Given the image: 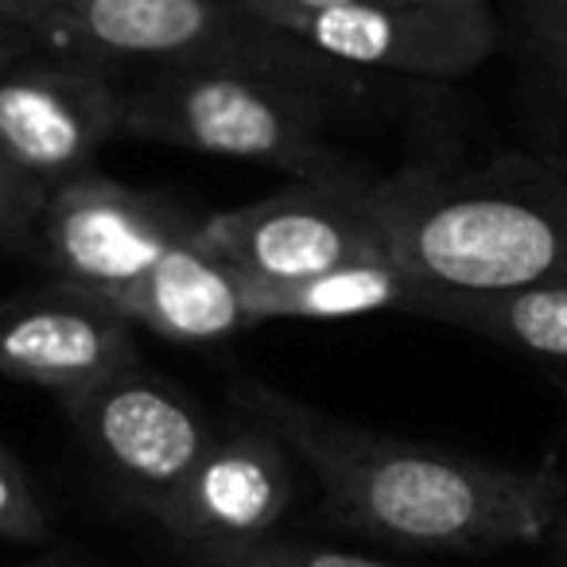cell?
I'll use <instances>...</instances> for the list:
<instances>
[{
    "instance_id": "6da1fadb",
    "label": "cell",
    "mask_w": 567,
    "mask_h": 567,
    "mask_svg": "<svg viewBox=\"0 0 567 567\" xmlns=\"http://www.w3.org/2000/svg\"><path fill=\"white\" fill-rule=\"evenodd\" d=\"M237 412L284 440L323 494V517L409 551H497L556 528L567 482L551 463L509 466L334 420L265 381L229 385Z\"/></svg>"
},
{
    "instance_id": "7a4b0ae2",
    "label": "cell",
    "mask_w": 567,
    "mask_h": 567,
    "mask_svg": "<svg viewBox=\"0 0 567 567\" xmlns=\"http://www.w3.org/2000/svg\"><path fill=\"white\" fill-rule=\"evenodd\" d=\"M389 252L435 288L513 292L567 284V159L412 164L381 179Z\"/></svg>"
},
{
    "instance_id": "3957f363",
    "label": "cell",
    "mask_w": 567,
    "mask_h": 567,
    "mask_svg": "<svg viewBox=\"0 0 567 567\" xmlns=\"http://www.w3.org/2000/svg\"><path fill=\"white\" fill-rule=\"evenodd\" d=\"M331 117V90L241 66H164L125 97V136L245 159L292 179L350 172L327 141Z\"/></svg>"
},
{
    "instance_id": "277c9868",
    "label": "cell",
    "mask_w": 567,
    "mask_h": 567,
    "mask_svg": "<svg viewBox=\"0 0 567 567\" xmlns=\"http://www.w3.org/2000/svg\"><path fill=\"white\" fill-rule=\"evenodd\" d=\"M9 40L35 43L59 59L94 66H241L284 74L331 94H342V86H362L358 74L303 51L237 0H102L94 9L48 20Z\"/></svg>"
},
{
    "instance_id": "5b68a950",
    "label": "cell",
    "mask_w": 567,
    "mask_h": 567,
    "mask_svg": "<svg viewBox=\"0 0 567 567\" xmlns=\"http://www.w3.org/2000/svg\"><path fill=\"white\" fill-rule=\"evenodd\" d=\"M195 241L252 284H296L389 252L381 179L358 172L292 179L276 195L206 214Z\"/></svg>"
},
{
    "instance_id": "8992f818",
    "label": "cell",
    "mask_w": 567,
    "mask_h": 567,
    "mask_svg": "<svg viewBox=\"0 0 567 567\" xmlns=\"http://www.w3.org/2000/svg\"><path fill=\"white\" fill-rule=\"evenodd\" d=\"M288 40L350 74L463 79L497 48V20L486 0L463 4H393L365 0L323 12L268 17Z\"/></svg>"
},
{
    "instance_id": "52a82bcc",
    "label": "cell",
    "mask_w": 567,
    "mask_h": 567,
    "mask_svg": "<svg viewBox=\"0 0 567 567\" xmlns=\"http://www.w3.org/2000/svg\"><path fill=\"white\" fill-rule=\"evenodd\" d=\"M24 48L0 59V156L20 175L55 190L90 172L97 152L125 136L128 90L105 66L79 59L20 63Z\"/></svg>"
},
{
    "instance_id": "ba28073f",
    "label": "cell",
    "mask_w": 567,
    "mask_h": 567,
    "mask_svg": "<svg viewBox=\"0 0 567 567\" xmlns=\"http://www.w3.org/2000/svg\"><path fill=\"white\" fill-rule=\"evenodd\" d=\"M63 409L102 471L148 513L183 486L218 435L195 396L141 362Z\"/></svg>"
},
{
    "instance_id": "9c48e42d",
    "label": "cell",
    "mask_w": 567,
    "mask_h": 567,
    "mask_svg": "<svg viewBox=\"0 0 567 567\" xmlns=\"http://www.w3.org/2000/svg\"><path fill=\"white\" fill-rule=\"evenodd\" d=\"M195 226L179 206L86 172L48 195L35 245L59 280L113 303Z\"/></svg>"
},
{
    "instance_id": "30bf717a",
    "label": "cell",
    "mask_w": 567,
    "mask_h": 567,
    "mask_svg": "<svg viewBox=\"0 0 567 567\" xmlns=\"http://www.w3.org/2000/svg\"><path fill=\"white\" fill-rule=\"evenodd\" d=\"M296 502V455L276 432L241 416L214 435L183 486L152 520L187 551L272 536Z\"/></svg>"
},
{
    "instance_id": "8fae6325",
    "label": "cell",
    "mask_w": 567,
    "mask_h": 567,
    "mask_svg": "<svg viewBox=\"0 0 567 567\" xmlns=\"http://www.w3.org/2000/svg\"><path fill=\"white\" fill-rule=\"evenodd\" d=\"M141 362L136 327L110 300L55 280L0 300V373L63 404Z\"/></svg>"
},
{
    "instance_id": "7c38bea8",
    "label": "cell",
    "mask_w": 567,
    "mask_h": 567,
    "mask_svg": "<svg viewBox=\"0 0 567 567\" xmlns=\"http://www.w3.org/2000/svg\"><path fill=\"white\" fill-rule=\"evenodd\" d=\"M113 308L141 331L179 347H210L257 327L249 280L195 241V234L164 252Z\"/></svg>"
},
{
    "instance_id": "4fadbf2b",
    "label": "cell",
    "mask_w": 567,
    "mask_h": 567,
    "mask_svg": "<svg viewBox=\"0 0 567 567\" xmlns=\"http://www.w3.org/2000/svg\"><path fill=\"white\" fill-rule=\"evenodd\" d=\"M252 319H308V323H339L362 316H416L424 300V280L412 276L393 252L350 260L331 272L308 276L296 284H252Z\"/></svg>"
},
{
    "instance_id": "5bb4252c",
    "label": "cell",
    "mask_w": 567,
    "mask_h": 567,
    "mask_svg": "<svg viewBox=\"0 0 567 567\" xmlns=\"http://www.w3.org/2000/svg\"><path fill=\"white\" fill-rule=\"evenodd\" d=\"M416 316L567 370V284L513 288V292H455L424 284Z\"/></svg>"
},
{
    "instance_id": "9a60e30c",
    "label": "cell",
    "mask_w": 567,
    "mask_h": 567,
    "mask_svg": "<svg viewBox=\"0 0 567 567\" xmlns=\"http://www.w3.org/2000/svg\"><path fill=\"white\" fill-rule=\"evenodd\" d=\"M195 567H409L393 559L362 556V551L334 548V544L296 540V536H260L245 544H214L190 551Z\"/></svg>"
},
{
    "instance_id": "2e32d148",
    "label": "cell",
    "mask_w": 567,
    "mask_h": 567,
    "mask_svg": "<svg viewBox=\"0 0 567 567\" xmlns=\"http://www.w3.org/2000/svg\"><path fill=\"white\" fill-rule=\"evenodd\" d=\"M520 40L528 59L567 94V0H520Z\"/></svg>"
},
{
    "instance_id": "e0dca14e",
    "label": "cell",
    "mask_w": 567,
    "mask_h": 567,
    "mask_svg": "<svg viewBox=\"0 0 567 567\" xmlns=\"http://www.w3.org/2000/svg\"><path fill=\"white\" fill-rule=\"evenodd\" d=\"M48 513H43V502L35 497L32 478L9 451L0 447V540L40 544L48 540Z\"/></svg>"
},
{
    "instance_id": "ac0fdd59",
    "label": "cell",
    "mask_w": 567,
    "mask_h": 567,
    "mask_svg": "<svg viewBox=\"0 0 567 567\" xmlns=\"http://www.w3.org/2000/svg\"><path fill=\"white\" fill-rule=\"evenodd\" d=\"M12 43H9V51H12ZM9 51H4V55H9ZM43 203H48V190L28 179V175H20L9 159L0 156V249L35 241Z\"/></svg>"
},
{
    "instance_id": "d6986e66",
    "label": "cell",
    "mask_w": 567,
    "mask_h": 567,
    "mask_svg": "<svg viewBox=\"0 0 567 567\" xmlns=\"http://www.w3.org/2000/svg\"><path fill=\"white\" fill-rule=\"evenodd\" d=\"M102 0H0V35H24L35 24L94 9Z\"/></svg>"
},
{
    "instance_id": "ffe728a7",
    "label": "cell",
    "mask_w": 567,
    "mask_h": 567,
    "mask_svg": "<svg viewBox=\"0 0 567 567\" xmlns=\"http://www.w3.org/2000/svg\"><path fill=\"white\" fill-rule=\"evenodd\" d=\"M237 4H245L260 20H268V17H288V12H323V9H342V4H365V0H237ZM393 4H424V0H393Z\"/></svg>"
},
{
    "instance_id": "44dd1931",
    "label": "cell",
    "mask_w": 567,
    "mask_h": 567,
    "mask_svg": "<svg viewBox=\"0 0 567 567\" xmlns=\"http://www.w3.org/2000/svg\"><path fill=\"white\" fill-rule=\"evenodd\" d=\"M556 536H559V551H564V559H567V502H564V513H559V520H556Z\"/></svg>"
},
{
    "instance_id": "7402d4cb",
    "label": "cell",
    "mask_w": 567,
    "mask_h": 567,
    "mask_svg": "<svg viewBox=\"0 0 567 567\" xmlns=\"http://www.w3.org/2000/svg\"><path fill=\"white\" fill-rule=\"evenodd\" d=\"M24 567H71V564H63V559H40V564H24Z\"/></svg>"
},
{
    "instance_id": "603a6c76",
    "label": "cell",
    "mask_w": 567,
    "mask_h": 567,
    "mask_svg": "<svg viewBox=\"0 0 567 567\" xmlns=\"http://www.w3.org/2000/svg\"><path fill=\"white\" fill-rule=\"evenodd\" d=\"M424 4H463V0H424Z\"/></svg>"
},
{
    "instance_id": "cb8c5ba5",
    "label": "cell",
    "mask_w": 567,
    "mask_h": 567,
    "mask_svg": "<svg viewBox=\"0 0 567 567\" xmlns=\"http://www.w3.org/2000/svg\"><path fill=\"white\" fill-rule=\"evenodd\" d=\"M559 381V393H564V401H567V373H564V378H556Z\"/></svg>"
},
{
    "instance_id": "d4e9b609",
    "label": "cell",
    "mask_w": 567,
    "mask_h": 567,
    "mask_svg": "<svg viewBox=\"0 0 567 567\" xmlns=\"http://www.w3.org/2000/svg\"><path fill=\"white\" fill-rule=\"evenodd\" d=\"M9 43H12L9 35H0V55H4V51H9Z\"/></svg>"
},
{
    "instance_id": "484cf974",
    "label": "cell",
    "mask_w": 567,
    "mask_h": 567,
    "mask_svg": "<svg viewBox=\"0 0 567 567\" xmlns=\"http://www.w3.org/2000/svg\"><path fill=\"white\" fill-rule=\"evenodd\" d=\"M556 567H567V559H559V564H556Z\"/></svg>"
},
{
    "instance_id": "4316f807",
    "label": "cell",
    "mask_w": 567,
    "mask_h": 567,
    "mask_svg": "<svg viewBox=\"0 0 567 567\" xmlns=\"http://www.w3.org/2000/svg\"><path fill=\"white\" fill-rule=\"evenodd\" d=\"M564 159H567V156H564Z\"/></svg>"
}]
</instances>
